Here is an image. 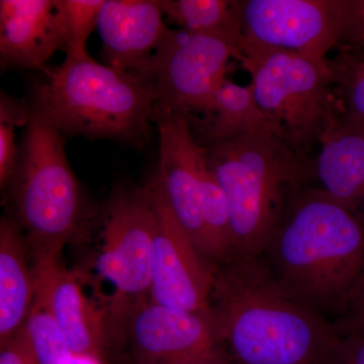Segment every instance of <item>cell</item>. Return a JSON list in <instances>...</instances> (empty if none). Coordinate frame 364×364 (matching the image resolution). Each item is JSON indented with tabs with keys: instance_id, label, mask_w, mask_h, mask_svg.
<instances>
[{
	"instance_id": "2",
	"label": "cell",
	"mask_w": 364,
	"mask_h": 364,
	"mask_svg": "<svg viewBox=\"0 0 364 364\" xmlns=\"http://www.w3.org/2000/svg\"><path fill=\"white\" fill-rule=\"evenodd\" d=\"M261 258L294 298L338 316L364 274V222L309 186L289 203Z\"/></svg>"
},
{
	"instance_id": "30",
	"label": "cell",
	"mask_w": 364,
	"mask_h": 364,
	"mask_svg": "<svg viewBox=\"0 0 364 364\" xmlns=\"http://www.w3.org/2000/svg\"><path fill=\"white\" fill-rule=\"evenodd\" d=\"M355 50H361V51H364V44L363 46H361L360 48H358V49H355Z\"/></svg>"
},
{
	"instance_id": "25",
	"label": "cell",
	"mask_w": 364,
	"mask_h": 364,
	"mask_svg": "<svg viewBox=\"0 0 364 364\" xmlns=\"http://www.w3.org/2000/svg\"><path fill=\"white\" fill-rule=\"evenodd\" d=\"M333 326L339 335L364 337V274Z\"/></svg>"
},
{
	"instance_id": "16",
	"label": "cell",
	"mask_w": 364,
	"mask_h": 364,
	"mask_svg": "<svg viewBox=\"0 0 364 364\" xmlns=\"http://www.w3.org/2000/svg\"><path fill=\"white\" fill-rule=\"evenodd\" d=\"M318 147L321 188L364 222V121L339 114Z\"/></svg>"
},
{
	"instance_id": "6",
	"label": "cell",
	"mask_w": 364,
	"mask_h": 364,
	"mask_svg": "<svg viewBox=\"0 0 364 364\" xmlns=\"http://www.w3.org/2000/svg\"><path fill=\"white\" fill-rule=\"evenodd\" d=\"M240 61L280 140L310 159L339 114L327 59L245 43Z\"/></svg>"
},
{
	"instance_id": "21",
	"label": "cell",
	"mask_w": 364,
	"mask_h": 364,
	"mask_svg": "<svg viewBox=\"0 0 364 364\" xmlns=\"http://www.w3.org/2000/svg\"><path fill=\"white\" fill-rule=\"evenodd\" d=\"M327 62L339 114L364 121V51L339 49Z\"/></svg>"
},
{
	"instance_id": "23",
	"label": "cell",
	"mask_w": 364,
	"mask_h": 364,
	"mask_svg": "<svg viewBox=\"0 0 364 364\" xmlns=\"http://www.w3.org/2000/svg\"><path fill=\"white\" fill-rule=\"evenodd\" d=\"M67 33L66 56H87V41L97 28L105 0H59Z\"/></svg>"
},
{
	"instance_id": "3",
	"label": "cell",
	"mask_w": 364,
	"mask_h": 364,
	"mask_svg": "<svg viewBox=\"0 0 364 364\" xmlns=\"http://www.w3.org/2000/svg\"><path fill=\"white\" fill-rule=\"evenodd\" d=\"M226 196L234 259L262 257L287 207L316 177L315 160L277 136L247 134L202 145Z\"/></svg>"
},
{
	"instance_id": "8",
	"label": "cell",
	"mask_w": 364,
	"mask_h": 364,
	"mask_svg": "<svg viewBox=\"0 0 364 364\" xmlns=\"http://www.w3.org/2000/svg\"><path fill=\"white\" fill-rule=\"evenodd\" d=\"M240 61L242 53L213 36L172 30L168 39L132 73L156 92L155 109L191 117L205 112L215 91L226 80L228 63Z\"/></svg>"
},
{
	"instance_id": "7",
	"label": "cell",
	"mask_w": 364,
	"mask_h": 364,
	"mask_svg": "<svg viewBox=\"0 0 364 364\" xmlns=\"http://www.w3.org/2000/svg\"><path fill=\"white\" fill-rule=\"evenodd\" d=\"M95 258L97 286L109 287L105 301L107 330L119 333L131 314L150 301L156 215L147 184L116 193L102 213Z\"/></svg>"
},
{
	"instance_id": "14",
	"label": "cell",
	"mask_w": 364,
	"mask_h": 364,
	"mask_svg": "<svg viewBox=\"0 0 364 364\" xmlns=\"http://www.w3.org/2000/svg\"><path fill=\"white\" fill-rule=\"evenodd\" d=\"M33 272L36 294L56 318L73 356L97 358L107 332V312L98 294L86 293L83 277L60 262Z\"/></svg>"
},
{
	"instance_id": "29",
	"label": "cell",
	"mask_w": 364,
	"mask_h": 364,
	"mask_svg": "<svg viewBox=\"0 0 364 364\" xmlns=\"http://www.w3.org/2000/svg\"><path fill=\"white\" fill-rule=\"evenodd\" d=\"M97 358H75L69 361L68 364H97Z\"/></svg>"
},
{
	"instance_id": "11",
	"label": "cell",
	"mask_w": 364,
	"mask_h": 364,
	"mask_svg": "<svg viewBox=\"0 0 364 364\" xmlns=\"http://www.w3.org/2000/svg\"><path fill=\"white\" fill-rule=\"evenodd\" d=\"M154 123L159 136L157 176L177 219L207 258L202 205L205 149L196 140L188 114L155 109Z\"/></svg>"
},
{
	"instance_id": "9",
	"label": "cell",
	"mask_w": 364,
	"mask_h": 364,
	"mask_svg": "<svg viewBox=\"0 0 364 364\" xmlns=\"http://www.w3.org/2000/svg\"><path fill=\"white\" fill-rule=\"evenodd\" d=\"M156 215L151 301L188 312L210 314L215 267L177 219L158 176L147 184Z\"/></svg>"
},
{
	"instance_id": "17",
	"label": "cell",
	"mask_w": 364,
	"mask_h": 364,
	"mask_svg": "<svg viewBox=\"0 0 364 364\" xmlns=\"http://www.w3.org/2000/svg\"><path fill=\"white\" fill-rule=\"evenodd\" d=\"M25 234L14 215L0 223V345L7 346L25 324L36 284Z\"/></svg>"
},
{
	"instance_id": "26",
	"label": "cell",
	"mask_w": 364,
	"mask_h": 364,
	"mask_svg": "<svg viewBox=\"0 0 364 364\" xmlns=\"http://www.w3.org/2000/svg\"><path fill=\"white\" fill-rule=\"evenodd\" d=\"M331 364H364V337L339 335Z\"/></svg>"
},
{
	"instance_id": "19",
	"label": "cell",
	"mask_w": 364,
	"mask_h": 364,
	"mask_svg": "<svg viewBox=\"0 0 364 364\" xmlns=\"http://www.w3.org/2000/svg\"><path fill=\"white\" fill-rule=\"evenodd\" d=\"M163 11L181 30L227 41L242 53L245 44L241 1L161 0Z\"/></svg>"
},
{
	"instance_id": "18",
	"label": "cell",
	"mask_w": 364,
	"mask_h": 364,
	"mask_svg": "<svg viewBox=\"0 0 364 364\" xmlns=\"http://www.w3.org/2000/svg\"><path fill=\"white\" fill-rule=\"evenodd\" d=\"M203 114L202 121L191 119V126L200 130V145L247 134L279 138L256 102L250 85H239L226 79L215 91Z\"/></svg>"
},
{
	"instance_id": "13",
	"label": "cell",
	"mask_w": 364,
	"mask_h": 364,
	"mask_svg": "<svg viewBox=\"0 0 364 364\" xmlns=\"http://www.w3.org/2000/svg\"><path fill=\"white\" fill-rule=\"evenodd\" d=\"M67 33L59 0L0 1L2 69L43 71L55 53L66 51Z\"/></svg>"
},
{
	"instance_id": "12",
	"label": "cell",
	"mask_w": 364,
	"mask_h": 364,
	"mask_svg": "<svg viewBox=\"0 0 364 364\" xmlns=\"http://www.w3.org/2000/svg\"><path fill=\"white\" fill-rule=\"evenodd\" d=\"M136 364H188L219 344L212 315L148 301L126 325Z\"/></svg>"
},
{
	"instance_id": "20",
	"label": "cell",
	"mask_w": 364,
	"mask_h": 364,
	"mask_svg": "<svg viewBox=\"0 0 364 364\" xmlns=\"http://www.w3.org/2000/svg\"><path fill=\"white\" fill-rule=\"evenodd\" d=\"M18 333L35 364H68L74 358L56 318L36 294L28 318Z\"/></svg>"
},
{
	"instance_id": "22",
	"label": "cell",
	"mask_w": 364,
	"mask_h": 364,
	"mask_svg": "<svg viewBox=\"0 0 364 364\" xmlns=\"http://www.w3.org/2000/svg\"><path fill=\"white\" fill-rule=\"evenodd\" d=\"M28 121V105L1 92L0 97V186L6 189L18 157L16 128Z\"/></svg>"
},
{
	"instance_id": "24",
	"label": "cell",
	"mask_w": 364,
	"mask_h": 364,
	"mask_svg": "<svg viewBox=\"0 0 364 364\" xmlns=\"http://www.w3.org/2000/svg\"><path fill=\"white\" fill-rule=\"evenodd\" d=\"M364 44V0H342V40L339 49Z\"/></svg>"
},
{
	"instance_id": "28",
	"label": "cell",
	"mask_w": 364,
	"mask_h": 364,
	"mask_svg": "<svg viewBox=\"0 0 364 364\" xmlns=\"http://www.w3.org/2000/svg\"><path fill=\"white\" fill-rule=\"evenodd\" d=\"M188 364H231L228 359L226 354L219 344L214 347L212 350L200 356Z\"/></svg>"
},
{
	"instance_id": "1",
	"label": "cell",
	"mask_w": 364,
	"mask_h": 364,
	"mask_svg": "<svg viewBox=\"0 0 364 364\" xmlns=\"http://www.w3.org/2000/svg\"><path fill=\"white\" fill-rule=\"evenodd\" d=\"M210 314L231 364H331L333 323L287 291L262 258L215 269Z\"/></svg>"
},
{
	"instance_id": "10",
	"label": "cell",
	"mask_w": 364,
	"mask_h": 364,
	"mask_svg": "<svg viewBox=\"0 0 364 364\" xmlns=\"http://www.w3.org/2000/svg\"><path fill=\"white\" fill-rule=\"evenodd\" d=\"M245 43L325 60L342 40V0L241 1Z\"/></svg>"
},
{
	"instance_id": "15",
	"label": "cell",
	"mask_w": 364,
	"mask_h": 364,
	"mask_svg": "<svg viewBox=\"0 0 364 364\" xmlns=\"http://www.w3.org/2000/svg\"><path fill=\"white\" fill-rule=\"evenodd\" d=\"M161 0H105L98 16L105 64L132 71L168 39Z\"/></svg>"
},
{
	"instance_id": "27",
	"label": "cell",
	"mask_w": 364,
	"mask_h": 364,
	"mask_svg": "<svg viewBox=\"0 0 364 364\" xmlns=\"http://www.w3.org/2000/svg\"><path fill=\"white\" fill-rule=\"evenodd\" d=\"M0 364H35L20 333L11 343L1 349Z\"/></svg>"
},
{
	"instance_id": "4",
	"label": "cell",
	"mask_w": 364,
	"mask_h": 364,
	"mask_svg": "<svg viewBox=\"0 0 364 364\" xmlns=\"http://www.w3.org/2000/svg\"><path fill=\"white\" fill-rule=\"evenodd\" d=\"M154 88L129 71L90 55L66 56L46 67L33 83L28 105L64 136L109 139L143 147L154 123Z\"/></svg>"
},
{
	"instance_id": "5",
	"label": "cell",
	"mask_w": 364,
	"mask_h": 364,
	"mask_svg": "<svg viewBox=\"0 0 364 364\" xmlns=\"http://www.w3.org/2000/svg\"><path fill=\"white\" fill-rule=\"evenodd\" d=\"M6 189L33 269L59 263L67 244L91 225L92 215H88L80 183L67 159L65 136L30 105L18 163Z\"/></svg>"
}]
</instances>
